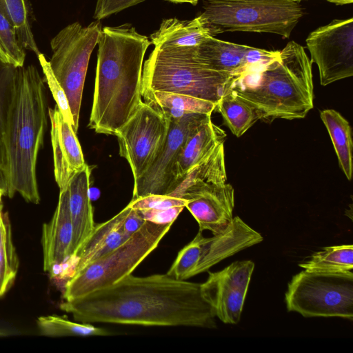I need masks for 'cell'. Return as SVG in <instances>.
I'll return each mask as SVG.
<instances>
[{"label": "cell", "instance_id": "cell-40", "mask_svg": "<svg viewBox=\"0 0 353 353\" xmlns=\"http://www.w3.org/2000/svg\"><path fill=\"white\" fill-rule=\"evenodd\" d=\"M298 2H300L302 0H294ZM331 3H334L336 5H345V4H349L352 3L353 2V0H325Z\"/></svg>", "mask_w": 353, "mask_h": 353}, {"label": "cell", "instance_id": "cell-11", "mask_svg": "<svg viewBox=\"0 0 353 353\" xmlns=\"http://www.w3.org/2000/svg\"><path fill=\"white\" fill-rule=\"evenodd\" d=\"M168 130L166 117L142 101L117 130L119 154L128 162L134 180L150 167L161 150Z\"/></svg>", "mask_w": 353, "mask_h": 353}, {"label": "cell", "instance_id": "cell-10", "mask_svg": "<svg viewBox=\"0 0 353 353\" xmlns=\"http://www.w3.org/2000/svg\"><path fill=\"white\" fill-rule=\"evenodd\" d=\"M165 117L168 123L165 140L148 170L134 180L132 199L149 194L168 195L175 189L182 148L188 139L211 119V114L187 113L179 118Z\"/></svg>", "mask_w": 353, "mask_h": 353}, {"label": "cell", "instance_id": "cell-15", "mask_svg": "<svg viewBox=\"0 0 353 353\" xmlns=\"http://www.w3.org/2000/svg\"><path fill=\"white\" fill-rule=\"evenodd\" d=\"M185 208L199 226L213 235L225 231L233 219L234 190L229 183L213 184L199 188L187 195Z\"/></svg>", "mask_w": 353, "mask_h": 353}, {"label": "cell", "instance_id": "cell-2", "mask_svg": "<svg viewBox=\"0 0 353 353\" xmlns=\"http://www.w3.org/2000/svg\"><path fill=\"white\" fill-rule=\"evenodd\" d=\"M97 44L88 126L97 133L115 136L142 102L143 61L151 42L126 23L103 28Z\"/></svg>", "mask_w": 353, "mask_h": 353}, {"label": "cell", "instance_id": "cell-4", "mask_svg": "<svg viewBox=\"0 0 353 353\" xmlns=\"http://www.w3.org/2000/svg\"><path fill=\"white\" fill-rule=\"evenodd\" d=\"M312 63L291 41L266 65L234 78L227 92L250 103L264 121L303 119L314 106Z\"/></svg>", "mask_w": 353, "mask_h": 353}, {"label": "cell", "instance_id": "cell-7", "mask_svg": "<svg viewBox=\"0 0 353 353\" xmlns=\"http://www.w3.org/2000/svg\"><path fill=\"white\" fill-rule=\"evenodd\" d=\"M172 224L146 221L122 245L70 276L65 285L64 300L80 298L131 274L158 247Z\"/></svg>", "mask_w": 353, "mask_h": 353}, {"label": "cell", "instance_id": "cell-9", "mask_svg": "<svg viewBox=\"0 0 353 353\" xmlns=\"http://www.w3.org/2000/svg\"><path fill=\"white\" fill-rule=\"evenodd\" d=\"M101 30L99 20L86 27L74 22L63 28L50 41L52 55L49 65L68 97L76 133L88 66Z\"/></svg>", "mask_w": 353, "mask_h": 353}, {"label": "cell", "instance_id": "cell-32", "mask_svg": "<svg viewBox=\"0 0 353 353\" xmlns=\"http://www.w3.org/2000/svg\"><path fill=\"white\" fill-rule=\"evenodd\" d=\"M203 239L202 232L199 231L193 240L179 252L166 274L179 280L194 276L201 257Z\"/></svg>", "mask_w": 353, "mask_h": 353}, {"label": "cell", "instance_id": "cell-17", "mask_svg": "<svg viewBox=\"0 0 353 353\" xmlns=\"http://www.w3.org/2000/svg\"><path fill=\"white\" fill-rule=\"evenodd\" d=\"M48 116L51 123L54 174L61 190L66 188L73 175L87 164L76 132L64 120L57 105L48 108Z\"/></svg>", "mask_w": 353, "mask_h": 353}, {"label": "cell", "instance_id": "cell-5", "mask_svg": "<svg viewBox=\"0 0 353 353\" xmlns=\"http://www.w3.org/2000/svg\"><path fill=\"white\" fill-rule=\"evenodd\" d=\"M195 47H154L144 63L141 93L169 92L217 103L234 77L202 63L196 57Z\"/></svg>", "mask_w": 353, "mask_h": 353}, {"label": "cell", "instance_id": "cell-27", "mask_svg": "<svg viewBox=\"0 0 353 353\" xmlns=\"http://www.w3.org/2000/svg\"><path fill=\"white\" fill-rule=\"evenodd\" d=\"M19 267L8 215L0 212V297L13 286Z\"/></svg>", "mask_w": 353, "mask_h": 353}, {"label": "cell", "instance_id": "cell-28", "mask_svg": "<svg viewBox=\"0 0 353 353\" xmlns=\"http://www.w3.org/2000/svg\"><path fill=\"white\" fill-rule=\"evenodd\" d=\"M305 270L314 272H347L353 270V245L326 247L299 263Z\"/></svg>", "mask_w": 353, "mask_h": 353}, {"label": "cell", "instance_id": "cell-21", "mask_svg": "<svg viewBox=\"0 0 353 353\" xmlns=\"http://www.w3.org/2000/svg\"><path fill=\"white\" fill-rule=\"evenodd\" d=\"M227 174L223 143L189 170L168 195L182 199L188 193L213 184H225Z\"/></svg>", "mask_w": 353, "mask_h": 353}, {"label": "cell", "instance_id": "cell-29", "mask_svg": "<svg viewBox=\"0 0 353 353\" xmlns=\"http://www.w3.org/2000/svg\"><path fill=\"white\" fill-rule=\"evenodd\" d=\"M20 67L5 61L0 57V168L6 175L7 154L5 134Z\"/></svg>", "mask_w": 353, "mask_h": 353}, {"label": "cell", "instance_id": "cell-39", "mask_svg": "<svg viewBox=\"0 0 353 353\" xmlns=\"http://www.w3.org/2000/svg\"><path fill=\"white\" fill-rule=\"evenodd\" d=\"M0 189L7 193V181L5 172L0 168Z\"/></svg>", "mask_w": 353, "mask_h": 353}, {"label": "cell", "instance_id": "cell-14", "mask_svg": "<svg viewBox=\"0 0 353 353\" xmlns=\"http://www.w3.org/2000/svg\"><path fill=\"white\" fill-rule=\"evenodd\" d=\"M198 59L212 70L234 78L256 70L278 57L279 51L267 50L210 37L195 47Z\"/></svg>", "mask_w": 353, "mask_h": 353}, {"label": "cell", "instance_id": "cell-35", "mask_svg": "<svg viewBox=\"0 0 353 353\" xmlns=\"http://www.w3.org/2000/svg\"><path fill=\"white\" fill-rule=\"evenodd\" d=\"M187 203V200L169 195L149 194L132 199L128 205L136 210L148 209L161 210L175 206L185 208Z\"/></svg>", "mask_w": 353, "mask_h": 353}, {"label": "cell", "instance_id": "cell-42", "mask_svg": "<svg viewBox=\"0 0 353 353\" xmlns=\"http://www.w3.org/2000/svg\"><path fill=\"white\" fill-rule=\"evenodd\" d=\"M3 196H6V193L3 190L0 189V212L2 211V208H3L2 197Z\"/></svg>", "mask_w": 353, "mask_h": 353}, {"label": "cell", "instance_id": "cell-8", "mask_svg": "<svg viewBox=\"0 0 353 353\" xmlns=\"http://www.w3.org/2000/svg\"><path fill=\"white\" fill-rule=\"evenodd\" d=\"M285 301L289 312L305 317L353 319V272L295 274L288 285Z\"/></svg>", "mask_w": 353, "mask_h": 353}, {"label": "cell", "instance_id": "cell-26", "mask_svg": "<svg viewBox=\"0 0 353 353\" xmlns=\"http://www.w3.org/2000/svg\"><path fill=\"white\" fill-rule=\"evenodd\" d=\"M225 125L237 137L242 136L259 119V114L248 101L232 93L226 92L216 103Z\"/></svg>", "mask_w": 353, "mask_h": 353}, {"label": "cell", "instance_id": "cell-22", "mask_svg": "<svg viewBox=\"0 0 353 353\" xmlns=\"http://www.w3.org/2000/svg\"><path fill=\"white\" fill-rule=\"evenodd\" d=\"M212 37L200 15L192 20L163 19L158 30L150 35L157 46H196Z\"/></svg>", "mask_w": 353, "mask_h": 353}, {"label": "cell", "instance_id": "cell-41", "mask_svg": "<svg viewBox=\"0 0 353 353\" xmlns=\"http://www.w3.org/2000/svg\"><path fill=\"white\" fill-rule=\"evenodd\" d=\"M168 1L172 3H190L193 6H196L197 4L198 0H167Z\"/></svg>", "mask_w": 353, "mask_h": 353}, {"label": "cell", "instance_id": "cell-23", "mask_svg": "<svg viewBox=\"0 0 353 353\" xmlns=\"http://www.w3.org/2000/svg\"><path fill=\"white\" fill-rule=\"evenodd\" d=\"M226 136L211 119L201 125L188 139L180 153L177 163L178 183L189 170L208 157L219 145L224 143Z\"/></svg>", "mask_w": 353, "mask_h": 353}, {"label": "cell", "instance_id": "cell-36", "mask_svg": "<svg viewBox=\"0 0 353 353\" xmlns=\"http://www.w3.org/2000/svg\"><path fill=\"white\" fill-rule=\"evenodd\" d=\"M143 1L144 0H97L93 17L100 21Z\"/></svg>", "mask_w": 353, "mask_h": 353}, {"label": "cell", "instance_id": "cell-13", "mask_svg": "<svg viewBox=\"0 0 353 353\" xmlns=\"http://www.w3.org/2000/svg\"><path fill=\"white\" fill-rule=\"evenodd\" d=\"M254 269L252 261H235L220 271L209 272L201 283L203 298L223 323L239 322Z\"/></svg>", "mask_w": 353, "mask_h": 353}, {"label": "cell", "instance_id": "cell-20", "mask_svg": "<svg viewBox=\"0 0 353 353\" xmlns=\"http://www.w3.org/2000/svg\"><path fill=\"white\" fill-rule=\"evenodd\" d=\"M91 168L88 165L75 173L68 186V205L72 223V259L95 224L90 197Z\"/></svg>", "mask_w": 353, "mask_h": 353}, {"label": "cell", "instance_id": "cell-37", "mask_svg": "<svg viewBox=\"0 0 353 353\" xmlns=\"http://www.w3.org/2000/svg\"><path fill=\"white\" fill-rule=\"evenodd\" d=\"M184 207L175 206L161 210H137L139 215L146 221L154 223L164 224L173 223L182 212Z\"/></svg>", "mask_w": 353, "mask_h": 353}, {"label": "cell", "instance_id": "cell-18", "mask_svg": "<svg viewBox=\"0 0 353 353\" xmlns=\"http://www.w3.org/2000/svg\"><path fill=\"white\" fill-rule=\"evenodd\" d=\"M262 235L235 216L228 228L212 237L203 236L201 257L194 276L208 271L213 265L237 252L258 244Z\"/></svg>", "mask_w": 353, "mask_h": 353}, {"label": "cell", "instance_id": "cell-31", "mask_svg": "<svg viewBox=\"0 0 353 353\" xmlns=\"http://www.w3.org/2000/svg\"><path fill=\"white\" fill-rule=\"evenodd\" d=\"M41 335L46 336H92L112 334L108 330L91 323L74 322L57 315L41 316L37 320Z\"/></svg>", "mask_w": 353, "mask_h": 353}, {"label": "cell", "instance_id": "cell-30", "mask_svg": "<svg viewBox=\"0 0 353 353\" xmlns=\"http://www.w3.org/2000/svg\"><path fill=\"white\" fill-rule=\"evenodd\" d=\"M0 12L13 25L17 36L28 50L41 54L31 30L32 12L28 0H0Z\"/></svg>", "mask_w": 353, "mask_h": 353}, {"label": "cell", "instance_id": "cell-25", "mask_svg": "<svg viewBox=\"0 0 353 353\" xmlns=\"http://www.w3.org/2000/svg\"><path fill=\"white\" fill-rule=\"evenodd\" d=\"M320 117L332 141L339 163L348 180L352 176V140L349 122L334 110H323Z\"/></svg>", "mask_w": 353, "mask_h": 353}, {"label": "cell", "instance_id": "cell-19", "mask_svg": "<svg viewBox=\"0 0 353 353\" xmlns=\"http://www.w3.org/2000/svg\"><path fill=\"white\" fill-rule=\"evenodd\" d=\"M128 210L127 205L110 219L94 225L72 258L75 260V264L71 276L112 252L131 236L124 232L122 226Z\"/></svg>", "mask_w": 353, "mask_h": 353}, {"label": "cell", "instance_id": "cell-3", "mask_svg": "<svg viewBox=\"0 0 353 353\" xmlns=\"http://www.w3.org/2000/svg\"><path fill=\"white\" fill-rule=\"evenodd\" d=\"M44 80L33 65L20 67L5 134L7 193L39 204L36 165L47 130L48 108Z\"/></svg>", "mask_w": 353, "mask_h": 353}, {"label": "cell", "instance_id": "cell-43", "mask_svg": "<svg viewBox=\"0 0 353 353\" xmlns=\"http://www.w3.org/2000/svg\"><path fill=\"white\" fill-rule=\"evenodd\" d=\"M8 334L5 331H3V330H0V336H7Z\"/></svg>", "mask_w": 353, "mask_h": 353}, {"label": "cell", "instance_id": "cell-16", "mask_svg": "<svg viewBox=\"0 0 353 353\" xmlns=\"http://www.w3.org/2000/svg\"><path fill=\"white\" fill-rule=\"evenodd\" d=\"M73 229L68 205L67 187L61 190L56 210L51 219L43 225L41 246L43 269L53 274L72 255Z\"/></svg>", "mask_w": 353, "mask_h": 353}, {"label": "cell", "instance_id": "cell-12", "mask_svg": "<svg viewBox=\"0 0 353 353\" xmlns=\"http://www.w3.org/2000/svg\"><path fill=\"white\" fill-rule=\"evenodd\" d=\"M311 61L316 64L321 85L353 75V19H335L307 36Z\"/></svg>", "mask_w": 353, "mask_h": 353}, {"label": "cell", "instance_id": "cell-34", "mask_svg": "<svg viewBox=\"0 0 353 353\" xmlns=\"http://www.w3.org/2000/svg\"><path fill=\"white\" fill-rule=\"evenodd\" d=\"M39 60L46 82L47 83L54 99L57 103V106L61 112L64 120L70 124L74 130V121L70 110L69 102L66 94L57 81L54 75L53 74L49 65L48 61L43 54H40L38 57Z\"/></svg>", "mask_w": 353, "mask_h": 353}, {"label": "cell", "instance_id": "cell-33", "mask_svg": "<svg viewBox=\"0 0 353 353\" xmlns=\"http://www.w3.org/2000/svg\"><path fill=\"white\" fill-rule=\"evenodd\" d=\"M0 57L17 67L23 66L26 49L20 43L13 25L0 12Z\"/></svg>", "mask_w": 353, "mask_h": 353}, {"label": "cell", "instance_id": "cell-6", "mask_svg": "<svg viewBox=\"0 0 353 353\" xmlns=\"http://www.w3.org/2000/svg\"><path fill=\"white\" fill-rule=\"evenodd\" d=\"M200 14L212 37L225 32H265L290 37L304 14L294 0H208Z\"/></svg>", "mask_w": 353, "mask_h": 353}, {"label": "cell", "instance_id": "cell-24", "mask_svg": "<svg viewBox=\"0 0 353 353\" xmlns=\"http://www.w3.org/2000/svg\"><path fill=\"white\" fill-rule=\"evenodd\" d=\"M144 102L161 112L165 117L179 118L187 113L211 114L216 103L197 97L163 91L141 93Z\"/></svg>", "mask_w": 353, "mask_h": 353}, {"label": "cell", "instance_id": "cell-38", "mask_svg": "<svg viewBox=\"0 0 353 353\" xmlns=\"http://www.w3.org/2000/svg\"><path fill=\"white\" fill-rule=\"evenodd\" d=\"M128 210L123 220V229L129 236H132L145 224V221L137 212V210L130 208L128 205Z\"/></svg>", "mask_w": 353, "mask_h": 353}, {"label": "cell", "instance_id": "cell-1", "mask_svg": "<svg viewBox=\"0 0 353 353\" xmlns=\"http://www.w3.org/2000/svg\"><path fill=\"white\" fill-rule=\"evenodd\" d=\"M60 309L85 323L216 327L215 314L202 295L201 283L167 274H131L111 285L64 301Z\"/></svg>", "mask_w": 353, "mask_h": 353}]
</instances>
